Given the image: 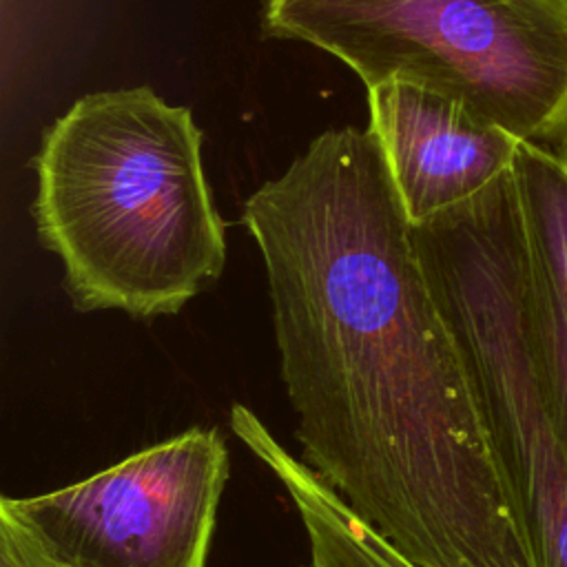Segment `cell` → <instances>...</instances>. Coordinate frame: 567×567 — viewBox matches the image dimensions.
<instances>
[{
    "label": "cell",
    "instance_id": "cell-1",
    "mask_svg": "<svg viewBox=\"0 0 567 567\" xmlns=\"http://www.w3.org/2000/svg\"><path fill=\"white\" fill-rule=\"evenodd\" d=\"M301 461L419 567H538L379 140L328 128L244 204Z\"/></svg>",
    "mask_w": 567,
    "mask_h": 567
},
{
    "label": "cell",
    "instance_id": "cell-2",
    "mask_svg": "<svg viewBox=\"0 0 567 567\" xmlns=\"http://www.w3.org/2000/svg\"><path fill=\"white\" fill-rule=\"evenodd\" d=\"M33 168L35 230L78 310L175 315L219 279L226 224L190 109L151 86L89 93L47 126Z\"/></svg>",
    "mask_w": 567,
    "mask_h": 567
},
{
    "label": "cell",
    "instance_id": "cell-3",
    "mask_svg": "<svg viewBox=\"0 0 567 567\" xmlns=\"http://www.w3.org/2000/svg\"><path fill=\"white\" fill-rule=\"evenodd\" d=\"M261 31L334 55L368 89L403 80L523 142L567 140V0H264Z\"/></svg>",
    "mask_w": 567,
    "mask_h": 567
},
{
    "label": "cell",
    "instance_id": "cell-4",
    "mask_svg": "<svg viewBox=\"0 0 567 567\" xmlns=\"http://www.w3.org/2000/svg\"><path fill=\"white\" fill-rule=\"evenodd\" d=\"M472 365L538 567H567V447L549 416L523 315L514 164L474 197L412 224Z\"/></svg>",
    "mask_w": 567,
    "mask_h": 567
},
{
    "label": "cell",
    "instance_id": "cell-5",
    "mask_svg": "<svg viewBox=\"0 0 567 567\" xmlns=\"http://www.w3.org/2000/svg\"><path fill=\"white\" fill-rule=\"evenodd\" d=\"M226 441L190 427L60 489L0 501L53 567H204Z\"/></svg>",
    "mask_w": 567,
    "mask_h": 567
},
{
    "label": "cell",
    "instance_id": "cell-6",
    "mask_svg": "<svg viewBox=\"0 0 567 567\" xmlns=\"http://www.w3.org/2000/svg\"><path fill=\"white\" fill-rule=\"evenodd\" d=\"M368 111L412 224L487 188L512 168L520 142L458 100L403 80L370 86Z\"/></svg>",
    "mask_w": 567,
    "mask_h": 567
},
{
    "label": "cell",
    "instance_id": "cell-7",
    "mask_svg": "<svg viewBox=\"0 0 567 567\" xmlns=\"http://www.w3.org/2000/svg\"><path fill=\"white\" fill-rule=\"evenodd\" d=\"M520 299L549 416L567 447V140L518 142Z\"/></svg>",
    "mask_w": 567,
    "mask_h": 567
},
{
    "label": "cell",
    "instance_id": "cell-8",
    "mask_svg": "<svg viewBox=\"0 0 567 567\" xmlns=\"http://www.w3.org/2000/svg\"><path fill=\"white\" fill-rule=\"evenodd\" d=\"M319 567H419L383 534L359 527L341 538L319 563Z\"/></svg>",
    "mask_w": 567,
    "mask_h": 567
},
{
    "label": "cell",
    "instance_id": "cell-9",
    "mask_svg": "<svg viewBox=\"0 0 567 567\" xmlns=\"http://www.w3.org/2000/svg\"><path fill=\"white\" fill-rule=\"evenodd\" d=\"M0 567H53L7 514H0Z\"/></svg>",
    "mask_w": 567,
    "mask_h": 567
}]
</instances>
